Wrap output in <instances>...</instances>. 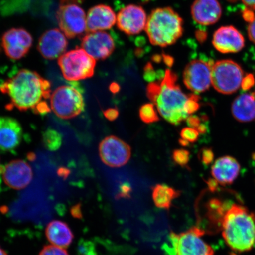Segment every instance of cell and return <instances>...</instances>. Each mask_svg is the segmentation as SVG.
I'll return each mask as SVG.
<instances>
[{"mask_svg":"<svg viewBox=\"0 0 255 255\" xmlns=\"http://www.w3.org/2000/svg\"><path fill=\"white\" fill-rule=\"evenodd\" d=\"M0 91L7 96L8 110H31L38 114L50 111L47 101L51 97V84L39 73L21 69L0 84Z\"/></svg>","mask_w":255,"mask_h":255,"instance_id":"1","label":"cell"},{"mask_svg":"<svg viewBox=\"0 0 255 255\" xmlns=\"http://www.w3.org/2000/svg\"><path fill=\"white\" fill-rule=\"evenodd\" d=\"M177 76L170 69L166 70L160 84L150 83L146 88V95L157 107L162 118L173 125H178L187 119L184 111L189 96L177 84Z\"/></svg>","mask_w":255,"mask_h":255,"instance_id":"2","label":"cell"},{"mask_svg":"<svg viewBox=\"0 0 255 255\" xmlns=\"http://www.w3.org/2000/svg\"><path fill=\"white\" fill-rule=\"evenodd\" d=\"M223 239L233 251H250L255 246V213L246 207L233 204L222 219Z\"/></svg>","mask_w":255,"mask_h":255,"instance_id":"3","label":"cell"},{"mask_svg":"<svg viewBox=\"0 0 255 255\" xmlns=\"http://www.w3.org/2000/svg\"><path fill=\"white\" fill-rule=\"evenodd\" d=\"M183 20L170 7L154 9L148 17L145 31L150 43L159 47L172 45L182 36Z\"/></svg>","mask_w":255,"mask_h":255,"instance_id":"4","label":"cell"},{"mask_svg":"<svg viewBox=\"0 0 255 255\" xmlns=\"http://www.w3.org/2000/svg\"><path fill=\"white\" fill-rule=\"evenodd\" d=\"M205 231L199 227L177 234L171 232L165 250L170 255H214V251L202 239Z\"/></svg>","mask_w":255,"mask_h":255,"instance_id":"5","label":"cell"},{"mask_svg":"<svg viewBox=\"0 0 255 255\" xmlns=\"http://www.w3.org/2000/svg\"><path fill=\"white\" fill-rule=\"evenodd\" d=\"M50 107L59 119H73L85 109L84 98L82 91L76 85L60 86L51 95Z\"/></svg>","mask_w":255,"mask_h":255,"instance_id":"6","label":"cell"},{"mask_svg":"<svg viewBox=\"0 0 255 255\" xmlns=\"http://www.w3.org/2000/svg\"><path fill=\"white\" fill-rule=\"evenodd\" d=\"M58 65L67 81L76 82L94 76L96 60L82 48H77L60 56Z\"/></svg>","mask_w":255,"mask_h":255,"instance_id":"7","label":"cell"},{"mask_svg":"<svg viewBox=\"0 0 255 255\" xmlns=\"http://www.w3.org/2000/svg\"><path fill=\"white\" fill-rule=\"evenodd\" d=\"M244 78L243 70L233 60H222L213 63L212 84L219 93H235L241 87Z\"/></svg>","mask_w":255,"mask_h":255,"instance_id":"8","label":"cell"},{"mask_svg":"<svg viewBox=\"0 0 255 255\" xmlns=\"http://www.w3.org/2000/svg\"><path fill=\"white\" fill-rule=\"evenodd\" d=\"M56 17L60 30L69 39L81 36L87 31V15L77 4L60 5Z\"/></svg>","mask_w":255,"mask_h":255,"instance_id":"9","label":"cell"},{"mask_svg":"<svg viewBox=\"0 0 255 255\" xmlns=\"http://www.w3.org/2000/svg\"><path fill=\"white\" fill-rule=\"evenodd\" d=\"M102 161L108 167L124 166L131 157V148L126 142L116 136L104 138L99 146Z\"/></svg>","mask_w":255,"mask_h":255,"instance_id":"10","label":"cell"},{"mask_svg":"<svg viewBox=\"0 0 255 255\" xmlns=\"http://www.w3.org/2000/svg\"><path fill=\"white\" fill-rule=\"evenodd\" d=\"M213 65L202 59H194L188 63L183 72L186 87L196 93L207 91L212 84Z\"/></svg>","mask_w":255,"mask_h":255,"instance_id":"11","label":"cell"},{"mask_svg":"<svg viewBox=\"0 0 255 255\" xmlns=\"http://www.w3.org/2000/svg\"><path fill=\"white\" fill-rule=\"evenodd\" d=\"M32 44L33 37L24 28H11L2 37V46L6 55L13 60L20 59L26 55Z\"/></svg>","mask_w":255,"mask_h":255,"instance_id":"12","label":"cell"},{"mask_svg":"<svg viewBox=\"0 0 255 255\" xmlns=\"http://www.w3.org/2000/svg\"><path fill=\"white\" fill-rule=\"evenodd\" d=\"M3 180L7 186L14 190L24 189L33 180V173L26 161L17 159L0 167Z\"/></svg>","mask_w":255,"mask_h":255,"instance_id":"13","label":"cell"},{"mask_svg":"<svg viewBox=\"0 0 255 255\" xmlns=\"http://www.w3.org/2000/svg\"><path fill=\"white\" fill-rule=\"evenodd\" d=\"M148 17L141 6L130 4L119 12L117 24L121 31L128 35L138 34L145 29Z\"/></svg>","mask_w":255,"mask_h":255,"instance_id":"14","label":"cell"},{"mask_svg":"<svg viewBox=\"0 0 255 255\" xmlns=\"http://www.w3.org/2000/svg\"><path fill=\"white\" fill-rule=\"evenodd\" d=\"M81 47L95 60H104L115 50V42L110 34L104 31L91 32L82 40Z\"/></svg>","mask_w":255,"mask_h":255,"instance_id":"15","label":"cell"},{"mask_svg":"<svg viewBox=\"0 0 255 255\" xmlns=\"http://www.w3.org/2000/svg\"><path fill=\"white\" fill-rule=\"evenodd\" d=\"M68 46L65 35L57 28H53L41 35L37 49L44 58L54 60L63 55Z\"/></svg>","mask_w":255,"mask_h":255,"instance_id":"16","label":"cell"},{"mask_svg":"<svg viewBox=\"0 0 255 255\" xmlns=\"http://www.w3.org/2000/svg\"><path fill=\"white\" fill-rule=\"evenodd\" d=\"M23 138V128L18 121L11 117H0V151L14 152Z\"/></svg>","mask_w":255,"mask_h":255,"instance_id":"17","label":"cell"},{"mask_svg":"<svg viewBox=\"0 0 255 255\" xmlns=\"http://www.w3.org/2000/svg\"><path fill=\"white\" fill-rule=\"evenodd\" d=\"M212 43L218 52L234 53L240 52L245 46V39L237 28L229 25L219 28L213 34Z\"/></svg>","mask_w":255,"mask_h":255,"instance_id":"18","label":"cell"},{"mask_svg":"<svg viewBox=\"0 0 255 255\" xmlns=\"http://www.w3.org/2000/svg\"><path fill=\"white\" fill-rule=\"evenodd\" d=\"M191 14L197 23L210 25L219 20L222 9L217 0H195L191 7Z\"/></svg>","mask_w":255,"mask_h":255,"instance_id":"19","label":"cell"},{"mask_svg":"<svg viewBox=\"0 0 255 255\" xmlns=\"http://www.w3.org/2000/svg\"><path fill=\"white\" fill-rule=\"evenodd\" d=\"M117 23L113 9L106 5H97L89 9L87 16V31L109 30Z\"/></svg>","mask_w":255,"mask_h":255,"instance_id":"20","label":"cell"},{"mask_svg":"<svg viewBox=\"0 0 255 255\" xmlns=\"http://www.w3.org/2000/svg\"><path fill=\"white\" fill-rule=\"evenodd\" d=\"M241 167L237 159L229 156L219 158L212 165L213 179L222 186L231 184L237 179Z\"/></svg>","mask_w":255,"mask_h":255,"instance_id":"21","label":"cell"},{"mask_svg":"<svg viewBox=\"0 0 255 255\" xmlns=\"http://www.w3.org/2000/svg\"><path fill=\"white\" fill-rule=\"evenodd\" d=\"M46 235L51 244L63 248L69 247L74 238V235L68 224L57 220L50 222L47 225Z\"/></svg>","mask_w":255,"mask_h":255,"instance_id":"22","label":"cell"},{"mask_svg":"<svg viewBox=\"0 0 255 255\" xmlns=\"http://www.w3.org/2000/svg\"><path fill=\"white\" fill-rule=\"evenodd\" d=\"M232 113L241 123H248L255 119V95L241 94L235 99L232 105Z\"/></svg>","mask_w":255,"mask_h":255,"instance_id":"23","label":"cell"},{"mask_svg":"<svg viewBox=\"0 0 255 255\" xmlns=\"http://www.w3.org/2000/svg\"><path fill=\"white\" fill-rule=\"evenodd\" d=\"M180 195V191L166 184H157L152 189V200L158 208L169 209L173 201Z\"/></svg>","mask_w":255,"mask_h":255,"instance_id":"24","label":"cell"},{"mask_svg":"<svg viewBox=\"0 0 255 255\" xmlns=\"http://www.w3.org/2000/svg\"><path fill=\"white\" fill-rule=\"evenodd\" d=\"M139 113L140 119L143 123L151 124L157 122L159 120L157 111L154 105L152 104L143 105L140 108Z\"/></svg>","mask_w":255,"mask_h":255,"instance_id":"25","label":"cell"},{"mask_svg":"<svg viewBox=\"0 0 255 255\" xmlns=\"http://www.w3.org/2000/svg\"><path fill=\"white\" fill-rule=\"evenodd\" d=\"M44 143L48 149L56 150L61 145V136L54 130H48L44 134Z\"/></svg>","mask_w":255,"mask_h":255,"instance_id":"26","label":"cell"},{"mask_svg":"<svg viewBox=\"0 0 255 255\" xmlns=\"http://www.w3.org/2000/svg\"><path fill=\"white\" fill-rule=\"evenodd\" d=\"M172 158L175 164L184 167L187 166L190 161V152L184 149H175Z\"/></svg>","mask_w":255,"mask_h":255,"instance_id":"27","label":"cell"},{"mask_svg":"<svg viewBox=\"0 0 255 255\" xmlns=\"http://www.w3.org/2000/svg\"><path fill=\"white\" fill-rule=\"evenodd\" d=\"M200 100L199 96L195 94L189 95V99L184 105V111L187 115H191L196 113L200 107L199 101Z\"/></svg>","mask_w":255,"mask_h":255,"instance_id":"28","label":"cell"},{"mask_svg":"<svg viewBox=\"0 0 255 255\" xmlns=\"http://www.w3.org/2000/svg\"><path fill=\"white\" fill-rule=\"evenodd\" d=\"M199 132L192 128H184L180 132L181 138L186 140L188 142L194 143L198 140Z\"/></svg>","mask_w":255,"mask_h":255,"instance_id":"29","label":"cell"},{"mask_svg":"<svg viewBox=\"0 0 255 255\" xmlns=\"http://www.w3.org/2000/svg\"><path fill=\"white\" fill-rule=\"evenodd\" d=\"M39 255H69L65 248L55 246V245H46L41 251Z\"/></svg>","mask_w":255,"mask_h":255,"instance_id":"30","label":"cell"},{"mask_svg":"<svg viewBox=\"0 0 255 255\" xmlns=\"http://www.w3.org/2000/svg\"><path fill=\"white\" fill-rule=\"evenodd\" d=\"M199 158L203 165H209L214 159V154L211 149L204 148L199 152Z\"/></svg>","mask_w":255,"mask_h":255,"instance_id":"31","label":"cell"},{"mask_svg":"<svg viewBox=\"0 0 255 255\" xmlns=\"http://www.w3.org/2000/svg\"><path fill=\"white\" fill-rule=\"evenodd\" d=\"M143 76H144L146 81L150 83L154 82L156 77H157L154 70L153 69L150 63H148L145 67L144 75Z\"/></svg>","mask_w":255,"mask_h":255,"instance_id":"32","label":"cell"},{"mask_svg":"<svg viewBox=\"0 0 255 255\" xmlns=\"http://www.w3.org/2000/svg\"><path fill=\"white\" fill-rule=\"evenodd\" d=\"M255 84V79L252 75H248L244 78L242 81L241 87L244 90H249Z\"/></svg>","mask_w":255,"mask_h":255,"instance_id":"33","label":"cell"},{"mask_svg":"<svg viewBox=\"0 0 255 255\" xmlns=\"http://www.w3.org/2000/svg\"><path fill=\"white\" fill-rule=\"evenodd\" d=\"M104 116L108 120L113 121L119 116V111L117 108H110L104 112Z\"/></svg>","mask_w":255,"mask_h":255,"instance_id":"34","label":"cell"},{"mask_svg":"<svg viewBox=\"0 0 255 255\" xmlns=\"http://www.w3.org/2000/svg\"><path fill=\"white\" fill-rule=\"evenodd\" d=\"M131 188L129 184H124L121 186L120 192L118 194L119 198H123V197H128L131 192Z\"/></svg>","mask_w":255,"mask_h":255,"instance_id":"35","label":"cell"},{"mask_svg":"<svg viewBox=\"0 0 255 255\" xmlns=\"http://www.w3.org/2000/svg\"><path fill=\"white\" fill-rule=\"evenodd\" d=\"M186 121L188 126L196 129H197L201 124L200 118L196 116L188 117Z\"/></svg>","mask_w":255,"mask_h":255,"instance_id":"36","label":"cell"},{"mask_svg":"<svg viewBox=\"0 0 255 255\" xmlns=\"http://www.w3.org/2000/svg\"><path fill=\"white\" fill-rule=\"evenodd\" d=\"M248 34L250 40L255 44V17L251 21V23L249 25Z\"/></svg>","mask_w":255,"mask_h":255,"instance_id":"37","label":"cell"},{"mask_svg":"<svg viewBox=\"0 0 255 255\" xmlns=\"http://www.w3.org/2000/svg\"><path fill=\"white\" fill-rule=\"evenodd\" d=\"M84 0H60V5L81 4Z\"/></svg>","mask_w":255,"mask_h":255,"instance_id":"38","label":"cell"},{"mask_svg":"<svg viewBox=\"0 0 255 255\" xmlns=\"http://www.w3.org/2000/svg\"><path fill=\"white\" fill-rule=\"evenodd\" d=\"M110 89L113 94H117L120 91V87L117 83L113 82L110 85Z\"/></svg>","mask_w":255,"mask_h":255,"instance_id":"39","label":"cell"},{"mask_svg":"<svg viewBox=\"0 0 255 255\" xmlns=\"http://www.w3.org/2000/svg\"><path fill=\"white\" fill-rule=\"evenodd\" d=\"M245 5L251 9L255 8V0H242Z\"/></svg>","mask_w":255,"mask_h":255,"instance_id":"40","label":"cell"},{"mask_svg":"<svg viewBox=\"0 0 255 255\" xmlns=\"http://www.w3.org/2000/svg\"><path fill=\"white\" fill-rule=\"evenodd\" d=\"M164 62L165 65L168 67H171L173 65L174 60L171 57L165 55L164 56Z\"/></svg>","mask_w":255,"mask_h":255,"instance_id":"41","label":"cell"},{"mask_svg":"<svg viewBox=\"0 0 255 255\" xmlns=\"http://www.w3.org/2000/svg\"><path fill=\"white\" fill-rule=\"evenodd\" d=\"M197 130L200 134H204V133L207 132V127L205 124H200V125L197 128Z\"/></svg>","mask_w":255,"mask_h":255,"instance_id":"42","label":"cell"},{"mask_svg":"<svg viewBox=\"0 0 255 255\" xmlns=\"http://www.w3.org/2000/svg\"><path fill=\"white\" fill-rule=\"evenodd\" d=\"M179 143L181 146H188L190 144V142L186 141V140L183 139L182 138L179 139Z\"/></svg>","mask_w":255,"mask_h":255,"instance_id":"43","label":"cell"},{"mask_svg":"<svg viewBox=\"0 0 255 255\" xmlns=\"http://www.w3.org/2000/svg\"><path fill=\"white\" fill-rule=\"evenodd\" d=\"M0 255H8L6 251L3 250L1 247H0Z\"/></svg>","mask_w":255,"mask_h":255,"instance_id":"44","label":"cell"},{"mask_svg":"<svg viewBox=\"0 0 255 255\" xmlns=\"http://www.w3.org/2000/svg\"><path fill=\"white\" fill-rule=\"evenodd\" d=\"M255 95V91L254 92Z\"/></svg>","mask_w":255,"mask_h":255,"instance_id":"45","label":"cell"}]
</instances>
